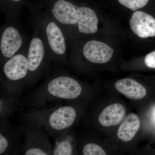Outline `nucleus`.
<instances>
[{"label": "nucleus", "instance_id": "1", "mask_svg": "<svg viewBox=\"0 0 155 155\" xmlns=\"http://www.w3.org/2000/svg\"><path fill=\"white\" fill-rule=\"evenodd\" d=\"M78 114L75 106L66 104L34 108L23 114L22 117L28 126L44 129L54 140L71 129L77 119Z\"/></svg>", "mask_w": 155, "mask_h": 155}, {"label": "nucleus", "instance_id": "17", "mask_svg": "<svg viewBox=\"0 0 155 155\" xmlns=\"http://www.w3.org/2000/svg\"><path fill=\"white\" fill-rule=\"evenodd\" d=\"M18 99L14 97L4 95L1 98V119H7L14 111Z\"/></svg>", "mask_w": 155, "mask_h": 155}, {"label": "nucleus", "instance_id": "16", "mask_svg": "<svg viewBox=\"0 0 155 155\" xmlns=\"http://www.w3.org/2000/svg\"><path fill=\"white\" fill-rule=\"evenodd\" d=\"M140 120L136 114L127 115L118 129L117 135L121 140L130 141L133 139L140 127Z\"/></svg>", "mask_w": 155, "mask_h": 155}, {"label": "nucleus", "instance_id": "9", "mask_svg": "<svg viewBox=\"0 0 155 155\" xmlns=\"http://www.w3.org/2000/svg\"><path fill=\"white\" fill-rule=\"evenodd\" d=\"M134 32L141 38L155 36V19L151 15L142 11H136L130 21Z\"/></svg>", "mask_w": 155, "mask_h": 155}, {"label": "nucleus", "instance_id": "5", "mask_svg": "<svg viewBox=\"0 0 155 155\" xmlns=\"http://www.w3.org/2000/svg\"><path fill=\"white\" fill-rule=\"evenodd\" d=\"M44 43L40 38L34 37L29 44L27 59L28 72L26 83L29 84L40 71L45 56Z\"/></svg>", "mask_w": 155, "mask_h": 155}, {"label": "nucleus", "instance_id": "6", "mask_svg": "<svg viewBox=\"0 0 155 155\" xmlns=\"http://www.w3.org/2000/svg\"><path fill=\"white\" fill-rule=\"evenodd\" d=\"M7 119H1L0 155H18V134Z\"/></svg>", "mask_w": 155, "mask_h": 155}, {"label": "nucleus", "instance_id": "2", "mask_svg": "<svg viewBox=\"0 0 155 155\" xmlns=\"http://www.w3.org/2000/svg\"><path fill=\"white\" fill-rule=\"evenodd\" d=\"M82 88L75 78L68 75H58L48 81L30 97L34 108L49 107L68 104L81 95Z\"/></svg>", "mask_w": 155, "mask_h": 155}, {"label": "nucleus", "instance_id": "10", "mask_svg": "<svg viewBox=\"0 0 155 155\" xmlns=\"http://www.w3.org/2000/svg\"><path fill=\"white\" fill-rule=\"evenodd\" d=\"M48 44L54 54L64 56L67 51V45L64 34L54 21L48 22L45 28Z\"/></svg>", "mask_w": 155, "mask_h": 155}, {"label": "nucleus", "instance_id": "4", "mask_svg": "<svg viewBox=\"0 0 155 155\" xmlns=\"http://www.w3.org/2000/svg\"><path fill=\"white\" fill-rule=\"evenodd\" d=\"M23 134L22 155H53V147L45 130L28 125Z\"/></svg>", "mask_w": 155, "mask_h": 155}, {"label": "nucleus", "instance_id": "19", "mask_svg": "<svg viewBox=\"0 0 155 155\" xmlns=\"http://www.w3.org/2000/svg\"><path fill=\"white\" fill-rule=\"evenodd\" d=\"M149 0H118L121 5L132 11H136L143 8Z\"/></svg>", "mask_w": 155, "mask_h": 155}, {"label": "nucleus", "instance_id": "13", "mask_svg": "<svg viewBox=\"0 0 155 155\" xmlns=\"http://www.w3.org/2000/svg\"><path fill=\"white\" fill-rule=\"evenodd\" d=\"M115 87L125 97L132 100H140L147 94L144 87L131 78H124L116 81Z\"/></svg>", "mask_w": 155, "mask_h": 155}, {"label": "nucleus", "instance_id": "3", "mask_svg": "<svg viewBox=\"0 0 155 155\" xmlns=\"http://www.w3.org/2000/svg\"><path fill=\"white\" fill-rule=\"evenodd\" d=\"M27 57L22 54H16L7 60L2 69L5 85L4 95L19 98L28 75Z\"/></svg>", "mask_w": 155, "mask_h": 155}, {"label": "nucleus", "instance_id": "21", "mask_svg": "<svg viewBox=\"0 0 155 155\" xmlns=\"http://www.w3.org/2000/svg\"><path fill=\"white\" fill-rule=\"evenodd\" d=\"M12 1H14V2H20V1H21V0H12Z\"/></svg>", "mask_w": 155, "mask_h": 155}, {"label": "nucleus", "instance_id": "20", "mask_svg": "<svg viewBox=\"0 0 155 155\" xmlns=\"http://www.w3.org/2000/svg\"><path fill=\"white\" fill-rule=\"evenodd\" d=\"M144 63L148 67L155 69V51L148 54L146 56Z\"/></svg>", "mask_w": 155, "mask_h": 155}, {"label": "nucleus", "instance_id": "8", "mask_svg": "<svg viewBox=\"0 0 155 155\" xmlns=\"http://www.w3.org/2000/svg\"><path fill=\"white\" fill-rule=\"evenodd\" d=\"M114 50L106 44L97 41L87 42L83 48V54L86 59L95 64H102L110 60Z\"/></svg>", "mask_w": 155, "mask_h": 155}, {"label": "nucleus", "instance_id": "11", "mask_svg": "<svg viewBox=\"0 0 155 155\" xmlns=\"http://www.w3.org/2000/svg\"><path fill=\"white\" fill-rule=\"evenodd\" d=\"M54 18L59 23L64 25L77 24V10L71 2L58 0L51 9Z\"/></svg>", "mask_w": 155, "mask_h": 155}, {"label": "nucleus", "instance_id": "15", "mask_svg": "<svg viewBox=\"0 0 155 155\" xmlns=\"http://www.w3.org/2000/svg\"><path fill=\"white\" fill-rule=\"evenodd\" d=\"M53 155H76L75 141L71 129L54 140Z\"/></svg>", "mask_w": 155, "mask_h": 155}, {"label": "nucleus", "instance_id": "14", "mask_svg": "<svg viewBox=\"0 0 155 155\" xmlns=\"http://www.w3.org/2000/svg\"><path fill=\"white\" fill-rule=\"evenodd\" d=\"M126 114L125 107L119 104L110 105L101 112L98 117L100 124L104 127L118 125Z\"/></svg>", "mask_w": 155, "mask_h": 155}, {"label": "nucleus", "instance_id": "12", "mask_svg": "<svg viewBox=\"0 0 155 155\" xmlns=\"http://www.w3.org/2000/svg\"><path fill=\"white\" fill-rule=\"evenodd\" d=\"M77 24L80 33L91 34L97 32L98 19L95 12L86 7L77 8Z\"/></svg>", "mask_w": 155, "mask_h": 155}, {"label": "nucleus", "instance_id": "7", "mask_svg": "<svg viewBox=\"0 0 155 155\" xmlns=\"http://www.w3.org/2000/svg\"><path fill=\"white\" fill-rule=\"evenodd\" d=\"M23 40L19 31L14 26L5 28L1 35L0 49L1 54L7 59L16 54L21 48Z\"/></svg>", "mask_w": 155, "mask_h": 155}, {"label": "nucleus", "instance_id": "18", "mask_svg": "<svg viewBox=\"0 0 155 155\" xmlns=\"http://www.w3.org/2000/svg\"><path fill=\"white\" fill-rule=\"evenodd\" d=\"M82 155H107L99 145L90 142L84 144L82 150Z\"/></svg>", "mask_w": 155, "mask_h": 155}]
</instances>
